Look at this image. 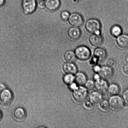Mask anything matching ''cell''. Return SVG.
<instances>
[{
  "label": "cell",
  "mask_w": 128,
  "mask_h": 128,
  "mask_svg": "<svg viewBox=\"0 0 128 128\" xmlns=\"http://www.w3.org/2000/svg\"><path fill=\"white\" fill-rule=\"evenodd\" d=\"M86 30L90 33L100 34L101 24L100 21L96 19H91L86 22L85 24Z\"/></svg>",
  "instance_id": "cell-1"
},
{
  "label": "cell",
  "mask_w": 128,
  "mask_h": 128,
  "mask_svg": "<svg viewBox=\"0 0 128 128\" xmlns=\"http://www.w3.org/2000/svg\"><path fill=\"white\" fill-rule=\"evenodd\" d=\"M88 94V90L86 88L81 86H78L73 91V96L75 101L78 103H82L86 100Z\"/></svg>",
  "instance_id": "cell-2"
},
{
  "label": "cell",
  "mask_w": 128,
  "mask_h": 128,
  "mask_svg": "<svg viewBox=\"0 0 128 128\" xmlns=\"http://www.w3.org/2000/svg\"><path fill=\"white\" fill-rule=\"evenodd\" d=\"M110 108L115 111H119L124 106V102L121 96L118 95H113L110 98L109 100Z\"/></svg>",
  "instance_id": "cell-3"
},
{
  "label": "cell",
  "mask_w": 128,
  "mask_h": 128,
  "mask_svg": "<svg viewBox=\"0 0 128 128\" xmlns=\"http://www.w3.org/2000/svg\"><path fill=\"white\" fill-rule=\"evenodd\" d=\"M75 52L76 58L81 60H88L91 56L90 50L85 46H79L75 50Z\"/></svg>",
  "instance_id": "cell-4"
},
{
  "label": "cell",
  "mask_w": 128,
  "mask_h": 128,
  "mask_svg": "<svg viewBox=\"0 0 128 128\" xmlns=\"http://www.w3.org/2000/svg\"><path fill=\"white\" fill-rule=\"evenodd\" d=\"M13 100V95L9 89L6 88L0 92V103L4 106L11 104Z\"/></svg>",
  "instance_id": "cell-5"
},
{
  "label": "cell",
  "mask_w": 128,
  "mask_h": 128,
  "mask_svg": "<svg viewBox=\"0 0 128 128\" xmlns=\"http://www.w3.org/2000/svg\"><path fill=\"white\" fill-rule=\"evenodd\" d=\"M68 20L70 24L73 27H79L82 26L84 22L82 16L76 12L70 14Z\"/></svg>",
  "instance_id": "cell-6"
},
{
  "label": "cell",
  "mask_w": 128,
  "mask_h": 128,
  "mask_svg": "<svg viewBox=\"0 0 128 128\" xmlns=\"http://www.w3.org/2000/svg\"><path fill=\"white\" fill-rule=\"evenodd\" d=\"M22 6L25 13L30 14L34 12L37 5L36 0H23Z\"/></svg>",
  "instance_id": "cell-7"
},
{
  "label": "cell",
  "mask_w": 128,
  "mask_h": 128,
  "mask_svg": "<svg viewBox=\"0 0 128 128\" xmlns=\"http://www.w3.org/2000/svg\"><path fill=\"white\" fill-rule=\"evenodd\" d=\"M13 116L16 121L22 122L26 120L27 117V113L23 108L19 107L16 108L14 110Z\"/></svg>",
  "instance_id": "cell-8"
},
{
  "label": "cell",
  "mask_w": 128,
  "mask_h": 128,
  "mask_svg": "<svg viewBox=\"0 0 128 128\" xmlns=\"http://www.w3.org/2000/svg\"><path fill=\"white\" fill-rule=\"evenodd\" d=\"M95 88L98 92L101 94H105L107 91L108 84L105 80L100 79L95 81Z\"/></svg>",
  "instance_id": "cell-9"
},
{
  "label": "cell",
  "mask_w": 128,
  "mask_h": 128,
  "mask_svg": "<svg viewBox=\"0 0 128 128\" xmlns=\"http://www.w3.org/2000/svg\"><path fill=\"white\" fill-rule=\"evenodd\" d=\"M99 74L101 77L104 80H108L112 77L114 71L112 68L107 66H103L101 68Z\"/></svg>",
  "instance_id": "cell-10"
},
{
  "label": "cell",
  "mask_w": 128,
  "mask_h": 128,
  "mask_svg": "<svg viewBox=\"0 0 128 128\" xmlns=\"http://www.w3.org/2000/svg\"><path fill=\"white\" fill-rule=\"evenodd\" d=\"M45 6L47 10L51 11L56 10L60 7L59 0H46Z\"/></svg>",
  "instance_id": "cell-11"
},
{
  "label": "cell",
  "mask_w": 128,
  "mask_h": 128,
  "mask_svg": "<svg viewBox=\"0 0 128 128\" xmlns=\"http://www.w3.org/2000/svg\"><path fill=\"white\" fill-rule=\"evenodd\" d=\"M63 70L66 74H74L77 72V66L73 62H67L64 64Z\"/></svg>",
  "instance_id": "cell-12"
},
{
  "label": "cell",
  "mask_w": 128,
  "mask_h": 128,
  "mask_svg": "<svg viewBox=\"0 0 128 128\" xmlns=\"http://www.w3.org/2000/svg\"><path fill=\"white\" fill-rule=\"evenodd\" d=\"M116 42L120 47L123 48H128V35L121 34L118 36Z\"/></svg>",
  "instance_id": "cell-13"
},
{
  "label": "cell",
  "mask_w": 128,
  "mask_h": 128,
  "mask_svg": "<svg viewBox=\"0 0 128 128\" xmlns=\"http://www.w3.org/2000/svg\"><path fill=\"white\" fill-rule=\"evenodd\" d=\"M68 33L70 38L73 40L78 39L81 35V31L80 28L76 27H71L69 28Z\"/></svg>",
  "instance_id": "cell-14"
},
{
  "label": "cell",
  "mask_w": 128,
  "mask_h": 128,
  "mask_svg": "<svg viewBox=\"0 0 128 128\" xmlns=\"http://www.w3.org/2000/svg\"><path fill=\"white\" fill-rule=\"evenodd\" d=\"M89 98L90 101L94 105L98 104L103 100L102 94L98 92H93L90 94Z\"/></svg>",
  "instance_id": "cell-15"
},
{
  "label": "cell",
  "mask_w": 128,
  "mask_h": 128,
  "mask_svg": "<svg viewBox=\"0 0 128 128\" xmlns=\"http://www.w3.org/2000/svg\"><path fill=\"white\" fill-rule=\"evenodd\" d=\"M89 41L91 44L94 47H97L101 46L103 42V38L100 34H93L90 36Z\"/></svg>",
  "instance_id": "cell-16"
},
{
  "label": "cell",
  "mask_w": 128,
  "mask_h": 128,
  "mask_svg": "<svg viewBox=\"0 0 128 128\" xmlns=\"http://www.w3.org/2000/svg\"><path fill=\"white\" fill-rule=\"evenodd\" d=\"M87 81V77L82 72L76 73L75 76V81L78 85L81 86L85 85Z\"/></svg>",
  "instance_id": "cell-17"
},
{
  "label": "cell",
  "mask_w": 128,
  "mask_h": 128,
  "mask_svg": "<svg viewBox=\"0 0 128 128\" xmlns=\"http://www.w3.org/2000/svg\"><path fill=\"white\" fill-rule=\"evenodd\" d=\"M94 55L97 58L99 61L103 60L106 56V51L104 48H98L95 50Z\"/></svg>",
  "instance_id": "cell-18"
},
{
  "label": "cell",
  "mask_w": 128,
  "mask_h": 128,
  "mask_svg": "<svg viewBox=\"0 0 128 128\" xmlns=\"http://www.w3.org/2000/svg\"><path fill=\"white\" fill-rule=\"evenodd\" d=\"M120 89L119 86L116 84H113L108 86L107 91L110 95H117L119 93Z\"/></svg>",
  "instance_id": "cell-19"
},
{
  "label": "cell",
  "mask_w": 128,
  "mask_h": 128,
  "mask_svg": "<svg viewBox=\"0 0 128 128\" xmlns=\"http://www.w3.org/2000/svg\"><path fill=\"white\" fill-rule=\"evenodd\" d=\"M64 58L67 62H73L76 60L77 58L74 52L71 50H69L65 53Z\"/></svg>",
  "instance_id": "cell-20"
},
{
  "label": "cell",
  "mask_w": 128,
  "mask_h": 128,
  "mask_svg": "<svg viewBox=\"0 0 128 128\" xmlns=\"http://www.w3.org/2000/svg\"><path fill=\"white\" fill-rule=\"evenodd\" d=\"M111 34L114 37H117L121 34L122 30L119 26L115 25L111 28Z\"/></svg>",
  "instance_id": "cell-21"
},
{
  "label": "cell",
  "mask_w": 128,
  "mask_h": 128,
  "mask_svg": "<svg viewBox=\"0 0 128 128\" xmlns=\"http://www.w3.org/2000/svg\"><path fill=\"white\" fill-rule=\"evenodd\" d=\"M100 110L103 112H107L110 110V106L109 101L106 100H102L99 104Z\"/></svg>",
  "instance_id": "cell-22"
},
{
  "label": "cell",
  "mask_w": 128,
  "mask_h": 128,
  "mask_svg": "<svg viewBox=\"0 0 128 128\" xmlns=\"http://www.w3.org/2000/svg\"><path fill=\"white\" fill-rule=\"evenodd\" d=\"M63 80L65 83L69 86L75 81V76L72 74H67L64 76Z\"/></svg>",
  "instance_id": "cell-23"
},
{
  "label": "cell",
  "mask_w": 128,
  "mask_h": 128,
  "mask_svg": "<svg viewBox=\"0 0 128 128\" xmlns=\"http://www.w3.org/2000/svg\"><path fill=\"white\" fill-rule=\"evenodd\" d=\"M85 88L88 91H92L95 88V83L92 80H89L85 84Z\"/></svg>",
  "instance_id": "cell-24"
},
{
  "label": "cell",
  "mask_w": 128,
  "mask_h": 128,
  "mask_svg": "<svg viewBox=\"0 0 128 128\" xmlns=\"http://www.w3.org/2000/svg\"><path fill=\"white\" fill-rule=\"evenodd\" d=\"M84 102V106L85 108L87 110H90L93 108L94 105L91 102L90 100L86 101L85 100Z\"/></svg>",
  "instance_id": "cell-25"
},
{
  "label": "cell",
  "mask_w": 128,
  "mask_h": 128,
  "mask_svg": "<svg viewBox=\"0 0 128 128\" xmlns=\"http://www.w3.org/2000/svg\"><path fill=\"white\" fill-rule=\"evenodd\" d=\"M70 15L69 12L68 11H65L61 12V16L63 20L64 21H66L68 20Z\"/></svg>",
  "instance_id": "cell-26"
},
{
  "label": "cell",
  "mask_w": 128,
  "mask_h": 128,
  "mask_svg": "<svg viewBox=\"0 0 128 128\" xmlns=\"http://www.w3.org/2000/svg\"><path fill=\"white\" fill-rule=\"evenodd\" d=\"M122 97L124 103L128 106V89L124 92L123 94Z\"/></svg>",
  "instance_id": "cell-27"
},
{
  "label": "cell",
  "mask_w": 128,
  "mask_h": 128,
  "mask_svg": "<svg viewBox=\"0 0 128 128\" xmlns=\"http://www.w3.org/2000/svg\"><path fill=\"white\" fill-rule=\"evenodd\" d=\"M106 64H107V66L112 68L115 66L116 62H115L114 60L112 59H110L107 61Z\"/></svg>",
  "instance_id": "cell-28"
},
{
  "label": "cell",
  "mask_w": 128,
  "mask_h": 128,
  "mask_svg": "<svg viewBox=\"0 0 128 128\" xmlns=\"http://www.w3.org/2000/svg\"><path fill=\"white\" fill-rule=\"evenodd\" d=\"M123 72L125 76H128V64H126L123 66Z\"/></svg>",
  "instance_id": "cell-29"
},
{
  "label": "cell",
  "mask_w": 128,
  "mask_h": 128,
  "mask_svg": "<svg viewBox=\"0 0 128 128\" xmlns=\"http://www.w3.org/2000/svg\"><path fill=\"white\" fill-rule=\"evenodd\" d=\"M101 68L99 65L96 64L94 65L93 70L96 73H99L101 70Z\"/></svg>",
  "instance_id": "cell-30"
},
{
  "label": "cell",
  "mask_w": 128,
  "mask_h": 128,
  "mask_svg": "<svg viewBox=\"0 0 128 128\" xmlns=\"http://www.w3.org/2000/svg\"><path fill=\"white\" fill-rule=\"evenodd\" d=\"M69 86L70 89L73 90V91L76 90V89L77 88L78 86L77 84H76V83H74V82L71 84L69 85Z\"/></svg>",
  "instance_id": "cell-31"
},
{
  "label": "cell",
  "mask_w": 128,
  "mask_h": 128,
  "mask_svg": "<svg viewBox=\"0 0 128 128\" xmlns=\"http://www.w3.org/2000/svg\"><path fill=\"white\" fill-rule=\"evenodd\" d=\"M99 60L97 58H96L95 56H94L93 57L92 60H91V64L94 65L96 64V63L98 62Z\"/></svg>",
  "instance_id": "cell-32"
},
{
  "label": "cell",
  "mask_w": 128,
  "mask_h": 128,
  "mask_svg": "<svg viewBox=\"0 0 128 128\" xmlns=\"http://www.w3.org/2000/svg\"><path fill=\"white\" fill-rule=\"evenodd\" d=\"M6 88V86L4 84L0 83V92Z\"/></svg>",
  "instance_id": "cell-33"
},
{
  "label": "cell",
  "mask_w": 128,
  "mask_h": 128,
  "mask_svg": "<svg viewBox=\"0 0 128 128\" xmlns=\"http://www.w3.org/2000/svg\"><path fill=\"white\" fill-rule=\"evenodd\" d=\"M100 78H101V76H100V75H99L98 74H96L94 75V78L95 81L100 80V79H101Z\"/></svg>",
  "instance_id": "cell-34"
},
{
  "label": "cell",
  "mask_w": 128,
  "mask_h": 128,
  "mask_svg": "<svg viewBox=\"0 0 128 128\" xmlns=\"http://www.w3.org/2000/svg\"><path fill=\"white\" fill-rule=\"evenodd\" d=\"M5 3V0H0V7L4 6Z\"/></svg>",
  "instance_id": "cell-35"
},
{
  "label": "cell",
  "mask_w": 128,
  "mask_h": 128,
  "mask_svg": "<svg viewBox=\"0 0 128 128\" xmlns=\"http://www.w3.org/2000/svg\"><path fill=\"white\" fill-rule=\"evenodd\" d=\"M2 116L3 115L2 112H1V110H0V121H1V120H2Z\"/></svg>",
  "instance_id": "cell-36"
},
{
  "label": "cell",
  "mask_w": 128,
  "mask_h": 128,
  "mask_svg": "<svg viewBox=\"0 0 128 128\" xmlns=\"http://www.w3.org/2000/svg\"><path fill=\"white\" fill-rule=\"evenodd\" d=\"M126 61L127 63L128 64V54L127 55V56H126Z\"/></svg>",
  "instance_id": "cell-37"
},
{
  "label": "cell",
  "mask_w": 128,
  "mask_h": 128,
  "mask_svg": "<svg viewBox=\"0 0 128 128\" xmlns=\"http://www.w3.org/2000/svg\"><path fill=\"white\" fill-rule=\"evenodd\" d=\"M36 1H38V2H41L43 0H36Z\"/></svg>",
  "instance_id": "cell-38"
}]
</instances>
